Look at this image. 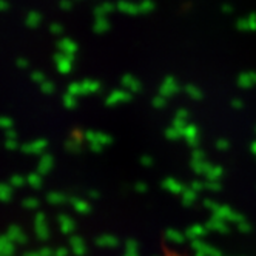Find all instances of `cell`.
<instances>
[{
  "label": "cell",
  "instance_id": "6da1fadb",
  "mask_svg": "<svg viewBox=\"0 0 256 256\" xmlns=\"http://www.w3.org/2000/svg\"><path fill=\"white\" fill-rule=\"evenodd\" d=\"M238 84H240V86L247 88V90L256 86V72L254 71L242 72V74L240 76V79H238Z\"/></svg>",
  "mask_w": 256,
  "mask_h": 256
},
{
  "label": "cell",
  "instance_id": "3957f363",
  "mask_svg": "<svg viewBox=\"0 0 256 256\" xmlns=\"http://www.w3.org/2000/svg\"><path fill=\"white\" fill-rule=\"evenodd\" d=\"M252 152L256 154V142H253V144H252Z\"/></svg>",
  "mask_w": 256,
  "mask_h": 256
},
{
  "label": "cell",
  "instance_id": "7a4b0ae2",
  "mask_svg": "<svg viewBox=\"0 0 256 256\" xmlns=\"http://www.w3.org/2000/svg\"><path fill=\"white\" fill-rule=\"evenodd\" d=\"M246 19L248 24V31H256V12H250Z\"/></svg>",
  "mask_w": 256,
  "mask_h": 256
}]
</instances>
